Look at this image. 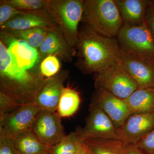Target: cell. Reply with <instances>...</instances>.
Segmentation results:
<instances>
[{
    "instance_id": "6da1fadb",
    "label": "cell",
    "mask_w": 154,
    "mask_h": 154,
    "mask_svg": "<svg viewBox=\"0 0 154 154\" xmlns=\"http://www.w3.org/2000/svg\"><path fill=\"white\" fill-rule=\"evenodd\" d=\"M47 79L39 69L28 70L19 67L0 40V92L19 105L34 104Z\"/></svg>"
},
{
    "instance_id": "7a4b0ae2",
    "label": "cell",
    "mask_w": 154,
    "mask_h": 154,
    "mask_svg": "<svg viewBox=\"0 0 154 154\" xmlns=\"http://www.w3.org/2000/svg\"><path fill=\"white\" fill-rule=\"evenodd\" d=\"M75 65L85 74L97 73L119 62L120 49L116 38L96 33L86 25L79 31Z\"/></svg>"
},
{
    "instance_id": "3957f363",
    "label": "cell",
    "mask_w": 154,
    "mask_h": 154,
    "mask_svg": "<svg viewBox=\"0 0 154 154\" xmlns=\"http://www.w3.org/2000/svg\"><path fill=\"white\" fill-rule=\"evenodd\" d=\"M82 22L109 38H116L123 25L115 0L84 1Z\"/></svg>"
},
{
    "instance_id": "277c9868",
    "label": "cell",
    "mask_w": 154,
    "mask_h": 154,
    "mask_svg": "<svg viewBox=\"0 0 154 154\" xmlns=\"http://www.w3.org/2000/svg\"><path fill=\"white\" fill-rule=\"evenodd\" d=\"M83 0H47L45 9L68 44L75 49L83 14Z\"/></svg>"
},
{
    "instance_id": "5b68a950",
    "label": "cell",
    "mask_w": 154,
    "mask_h": 154,
    "mask_svg": "<svg viewBox=\"0 0 154 154\" xmlns=\"http://www.w3.org/2000/svg\"><path fill=\"white\" fill-rule=\"evenodd\" d=\"M116 38L122 51L154 62V37L146 22L138 26L123 24Z\"/></svg>"
},
{
    "instance_id": "8992f818",
    "label": "cell",
    "mask_w": 154,
    "mask_h": 154,
    "mask_svg": "<svg viewBox=\"0 0 154 154\" xmlns=\"http://www.w3.org/2000/svg\"><path fill=\"white\" fill-rule=\"evenodd\" d=\"M96 89H102L120 99H126L137 86L119 62L94 74Z\"/></svg>"
},
{
    "instance_id": "52a82bcc",
    "label": "cell",
    "mask_w": 154,
    "mask_h": 154,
    "mask_svg": "<svg viewBox=\"0 0 154 154\" xmlns=\"http://www.w3.org/2000/svg\"><path fill=\"white\" fill-rule=\"evenodd\" d=\"M75 132L81 141L88 139L118 140L117 128L112 120L103 110L91 104L85 126Z\"/></svg>"
},
{
    "instance_id": "ba28073f",
    "label": "cell",
    "mask_w": 154,
    "mask_h": 154,
    "mask_svg": "<svg viewBox=\"0 0 154 154\" xmlns=\"http://www.w3.org/2000/svg\"><path fill=\"white\" fill-rule=\"evenodd\" d=\"M31 131L40 142L50 148L66 135L57 112L40 110L31 126Z\"/></svg>"
},
{
    "instance_id": "9c48e42d",
    "label": "cell",
    "mask_w": 154,
    "mask_h": 154,
    "mask_svg": "<svg viewBox=\"0 0 154 154\" xmlns=\"http://www.w3.org/2000/svg\"><path fill=\"white\" fill-rule=\"evenodd\" d=\"M40 109L35 104L22 105L17 110L0 116V136L15 138L31 130Z\"/></svg>"
},
{
    "instance_id": "30bf717a",
    "label": "cell",
    "mask_w": 154,
    "mask_h": 154,
    "mask_svg": "<svg viewBox=\"0 0 154 154\" xmlns=\"http://www.w3.org/2000/svg\"><path fill=\"white\" fill-rule=\"evenodd\" d=\"M119 63L134 81L138 89L154 88V62L120 50Z\"/></svg>"
},
{
    "instance_id": "8fae6325",
    "label": "cell",
    "mask_w": 154,
    "mask_h": 154,
    "mask_svg": "<svg viewBox=\"0 0 154 154\" xmlns=\"http://www.w3.org/2000/svg\"><path fill=\"white\" fill-rule=\"evenodd\" d=\"M0 36V40L19 67L28 70L39 69L41 60L38 50L26 41L11 36L5 30H1Z\"/></svg>"
},
{
    "instance_id": "7c38bea8",
    "label": "cell",
    "mask_w": 154,
    "mask_h": 154,
    "mask_svg": "<svg viewBox=\"0 0 154 154\" xmlns=\"http://www.w3.org/2000/svg\"><path fill=\"white\" fill-rule=\"evenodd\" d=\"M154 129V111L132 114L117 128L119 140L123 143L134 144Z\"/></svg>"
},
{
    "instance_id": "4fadbf2b",
    "label": "cell",
    "mask_w": 154,
    "mask_h": 154,
    "mask_svg": "<svg viewBox=\"0 0 154 154\" xmlns=\"http://www.w3.org/2000/svg\"><path fill=\"white\" fill-rule=\"evenodd\" d=\"M96 90L92 96L91 104L103 110L118 128L132 114L126 103L123 99L105 90Z\"/></svg>"
},
{
    "instance_id": "5bb4252c",
    "label": "cell",
    "mask_w": 154,
    "mask_h": 154,
    "mask_svg": "<svg viewBox=\"0 0 154 154\" xmlns=\"http://www.w3.org/2000/svg\"><path fill=\"white\" fill-rule=\"evenodd\" d=\"M41 62L46 57L55 55L60 60L72 61L76 49L69 45L57 26L48 29L44 40L37 49Z\"/></svg>"
},
{
    "instance_id": "9a60e30c",
    "label": "cell",
    "mask_w": 154,
    "mask_h": 154,
    "mask_svg": "<svg viewBox=\"0 0 154 154\" xmlns=\"http://www.w3.org/2000/svg\"><path fill=\"white\" fill-rule=\"evenodd\" d=\"M69 74L67 70H60L54 76L47 79L34 101V104L40 110L57 112L64 84Z\"/></svg>"
},
{
    "instance_id": "2e32d148",
    "label": "cell",
    "mask_w": 154,
    "mask_h": 154,
    "mask_svg": "<svg viewBox=\"0 0 154 154\" xmlns=\"http://www.w3.org/2000/svg\"><path fill=\"white\" fill-rule=\"evenodd\" d=\"M57 26L46 9L26 12L7 22L1 27V30H23L38 28Z\"/></svg>"
},
{
    "instance_id": "e0dca14e",
    "label": "cell",
    "mask_w": 154,
    "mask_h": 154,
    "mask_svg": "<svg viewBox=\"0 0 154 154\" xmlns=\"http://www.w3.org/2000/svg\"><path fill=\"white\" fill-rule=\"evenodd\" d=\"M124 25L140 26L146 22L152 7L148 0H115Z\"/></svg>"
},
{
    "instance_id": "ac0fdd59",
    "label": "cell",
    "mask_w": 154,
    "mask_h": 154,
    "mask_svg": "<svg viewBox=\"0 0 154 154\" xmlns=\"http://www.w3.org/2000/svg\"><path fill=\"white\" fill-rule=\"evenodd\" d=\"M131 114L154 111V88L137 89L125 99Z\"/></svg>"
},
{
    "instance_id": "d6986e66",
    "label": "cell",
    "mask_w": 154,
    "mask_h": 154,
    "mask_svg": "<svg viewBox=\"0 0 154 154\" xmlns=\"http://www.w3.org/2000/svg\"><path fill=\"white\" fill-rule=\"evenodd\" d=\"M14 142L21 154H48L49 148L40 142L31 130L19 135Z\"/></svg>"
},
{
    "instance_id": "ffe728a7",
    "label": "cell",
    "mask_w": 154,
    "mask_h": 154,
    "mask_svg": "<svg viewBox=\"0 0 154 154\" xmlns=\"http://www.w3.org/2000/svg\"><path fill=\"white\" fill-rule=\"evenodd\" d=\"M81 99L79 93L74 89L64 87L58 105L57 112L61 117H69L77 112L79 107Z\"/></svg>"
},
{
    "instance_id": "44dd1931",
    "label": "cell",
    "mask_w": 154,
    "mask_h": 154,
    "mask_svg": "<svg viewBox=\"0 0 154 154\" xmlns=\"http://www.w3.org/2000/svg\"><path fill=\"white\" fill-rule=\"evenodd\" d=\"M84 141L94 154H122L123 142L119 140L88 139Z\"/></svg>"
},
{
    "instance_id": "7402d4cb",
    "label": "cell",
    "mask_w": 154,
    "mask_h": 154,
    "mask_svg": "<svg viewBox=\"0 0 154 154\" xmlns=\"http://www.w3.org/2000/svg\"><path fill=\"white\" fill-rule=\"evenodd\" d=\"M50 28H38L23 30H5L11 36L24 40L38 49Z\"/></svg>"
},
{
    "instance_id": "603a6c76",
    "label": "cell",
    "mask_w": 154,
    "mask_h": 154,
    "mask_svg": "<svg viewBox=\"0 0 154 154\" xmlns=\"http://www.w3.org/2000/svg\"><path fill=\"white\" fill-rule=\"evenodd\" d=\"M80 141L75 132L70 133L59 142L49 148L48 154H75Z\"/></svg>"
},
{
    "instance_id": "cb8c5ba5",
    "label": "cell",
    "mask_w": 154,
    "mask_h": 154,
    "mask_svg": "<svg viewBox=\"0 0 154 154\" xmlns=\"http://www.w3.org/2000/svg\"><path fill=\"white\" fill-rule=\"evenodd\" d=\"M19 11L33 12L45 9L47 0H2Z\"/></svg>"
},
{
    "instance_id": "d4e9b609",
    "label": "cell",
    "mask_w": 154,
    "mask_h": 154,
    "mask_svg": "<svg viewBox=\"0 0 154 154\" xmlns=\"http://www.w3.org/2000/svg\"><path fill=\"white\" fill-rule=\"evenodd\" d=\"M60 59L55 55H49L42 60L39 65L42 75L46 79L54 76L60 71Z\"/></svg>"
},
{
    "instance_id": "484cf974",
    "label": "cell",
    "mask_w": 154,
    "mask_h": 154,
    "mask_svg": "<svg viewBox=\"0 0 154 154\" xmlns=\"http://www.w3.org/2000/svg\"><path fill=\"white\" fill-rule=\"evenodd\" d=\"M0 27L19 15L25 13L10 5L0 1Z\"/></svg>"
},
{
    "instance_id": "4316f807",
    "label": "cell",
    "mask_w": 154,
    "mask_h": 154,
    "mask_svg": "<svg viewBox=\"0 0 154 154\" xmlns=\"http://www.w3.org/2000/svg\"><path fill=\"white\" fill-rule=\"evenodd\" d=\"M19 105L8 96L0 92V116L6 115L17 110Z\"/></svg>"
},
{
    "instance_id": "83f0119b",
    "label": "cell",
    "mask_w": 154,
    "mask_h": 154,
    "mask_svg": "<svg viewBox=\"0 0 154 154\" xmlns=\"http://www.w3.org/2000/svg\"><path fill=\"white\" fill-rule=\"evenodd\" d=\"M134 145L144 153L154 154V129Z\"/></svg>"
},
{
    "instance_id": "f1b7e54d",
    "label": "cell",
    "mask_w": 154,
    "mask_h": 154,
    "mask_svg": "<svg viewBox=\"0 0 154 154\" xmlns=\"http://www.w3.org/2000/svg\"><path fill=\"white\" fill-rule=\"evenodd\" d=\"M0 154H21L15 146L14 139L0 136Z\"/></svg>"
},
{
    "instance_id": "f546056e",
    "label": "cell",
    "mask_w": 154,
    "mask_h": 154,
    "mask_svg": "<svg viewBox=\"0 0 154 154\" xmlns=\"http://www.w3.org/2000/svg\"><path fill=\"white\" fill-rule=\"evenodd\" d=\"M122 154H145L143 152L137 147L134 145L124 143H123V146H122Z\"/></svg>"
},
{
    "instance_id": "4dcf8cb0",
    "label": "cell",
    "mask_w": 154,
    "mask_h": 154,
    "mask_svg": "<svg viewBox=\"0 0 154 154\" xmlns=\"http://www.w3.org/2000/svg\"><path fill=\"white\" fill-rule=\"evenodd\" d=\"M75 154H94V152L86 143L81 141Z\"/></svg>"
},
{
    "instance_id": "1f68e13d",
    "label": "cell",
    "mask_w": 154,
    "mask_h": 154,
    "mask_svg": "<svg viewBox=\"0 0 154 154\" xmlns=\"http://www.w3.org/2000/svg\"><path fill=\"white\" fill-rule=\"evenodd\" d=\"M146 22L151 30L154 37V7L152 6L149 11Z\"/></svg>"
}]
</instances>
